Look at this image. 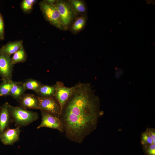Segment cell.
I'll return each instance as SVG.
<instances>
[{"instance_id":"6da1fadb","label":"cell","mask_w":155,"mask_h":155,"mask_svg":"<svg viewBox=\"0 0 155 155\" xmlns=\"http://www.w3.org/2000/svg\"><path fill=\"white\" fill-rule=\"evenodd\" d=\"M101 113L99 98L90 84L78 82L59 117L66 137L73 142L82 143L96 128Z\"/></svg>"},{"instance_id":"7a4b0ae2","label":"cell","mask_w":155,"mask_h":155,"mask_svg":"<svg viewBox=\"0 0 155 155\" xmlns=\"http://www.w3.org/2000/svg\"><path fill=\"white\" fill-rule=\"evenodd\" d=\"M12 121L16 127H21L26 126L39 118L38 114L21 106H15L9 104Z\"/></svg>"},{"instance_id":"3957f363","label":"cell","mask_w":155,"mask_h":155,"mask_svg":"<svg viewBox=\"0 0 155 155\" xmlns=\"http://www.w3.org/2000/svg\"><path fill=\"white\" fill-rule=\"evenodd\" d=\"M39 4L40 10L46 21L56 28L64 30L59 12L55 5L48 4L44 0L40 1Z\"/></svg>"},{"instance_id":"277c9868","label":"cell","mask_w":155,"mask_h":155,"mask_svg":"<svg viewBox=\"0 0 155 155\" xmlns=\"http://www.w3.org/2000/svg\"><path fill=\"white\" fill-rule=\"evenodd\" d=\"M55 5L59 12L64 30H66L77 16L68 1L57 0Z\"/></svg>"},{"instance_id":"5b68a950","label":"cell","mask_w":155,"mask_h":155,"mask_svg":"<svg viewBox=\"0 0 155 155\" xmlns=\"http://www.w3.org/2000/svg\"><path fill=\"white\" fill-rule=\"evenodd\" d=\"M78 83L73 86L66 87L63 83L57 81L55 84V91L54 96L59 103L61 111L73 92L75 90Z\"/></svg>"},{"instance_id":"8992f818","label":"cell","mask_w":155,"mask_h":155,"mask_svg":"<svg viewBox=\"0 0 155 155\" xmlns=\"http://www.w3.org/2000/svg\"><path fill=\"white\" fill-rule=\"evenodd\" d=\"M39 100V109L59 118L60 106L54 96L42 97L37 96Z\"/></svg>"},{"instance_id":"52a82bcc","label":"cell","mask_w":155,"mask_h":155,"mask_svg":"<svg viewBox=\"0 0 155 155\" xmlns=\"http://www.w3.org/2000/svg\"><path fill=\"white\" fill-rule=\"evenodd\" d=\"M13 67L11 56L0 53V77L2 81L12 80Z\"/></svg>"},{"instance_id":"ba28073f","label":"cell","mask_w":155,"mask_h":155,"mask_svg":"<svg viewBox=\"0 0 155 155\" xmlns=\"http://www.w3.org/2000/svg\"><path fill=\"white\" fill-rule=\"evenodd\" d=\"M40 111L42 120L40 124L37 127V129L42 127H47L57 130L61 133L64 132L59 118L43 111Z\"/></svg>"},{"instance_id":"9c48e42d","label":"cell","mask_w":155,"mask_h":155,"mask_svg":"<svg viewBox=\"0 0 155 155\" xmlns=\"http://www.w3.org/2000/svg\"><path fill=\"white\" fill-rule=\"evenodd\" d=\"M9 104L6 102L0 106V137L5 131L9 128V125L13 122Z\"/></svg>"},{"instance_id":"30bf717a","label":"cell","mask_w":155,"mask_h":155,"mask_svg":"<svg viewBox=\"0 0 155 155\" xmlns=\"http://www.w3.org/2000/svg\"><path fill=\"white\" fill-rule=\"evenodd\" d=\"M20 128L16 127L14 129L9 128L5 131L0 137L1 142L5 145H13L19 139Z\"/></svg>"},{"instance_id":"8fae6325","label":"cell","mask_w":155,"mask_h":155,"mask_svg":"<svg viewBox=\"0 0 155 155\" xmlns=\"http://www.w3.org/2000/svg\"><path fill=\"white\" fill-rule=\"evenodd\" d=\"M19 102L20 106L26 109H39V99L34 94H24Z\"/></svg>"},{"instance_id":"7c38bea8","label":"cell","mask_w":155,"mask_h":155,"mask_svg":"<svg viewBox=\"0 0 155 155\" xmlns=\"http://www.w3.org/2000/svg\"><path fill=\"white\" fill-rule=\"evenodd\" d=\"M23 41L18 40L8 41L0 48V53L10 56L23 47Z\"/></svg>"},{"instance_id":"4fadbf2b","label":"cell","mask_w":155,"mask_h":155,"mask_svg":"<svg viewBox=\"0 0 155 155\" xmlns=\"http://www.w3.org/2000/svg\"><path fill=\"white\" fill-rule=\"evenodd\" d=\"M86 22V17L85 15L77 16L69 29L73 34H77L84 28Z\"/></svg>"},{"instance_id":"5bb4252c","label":"cell","mask_w":155,"mask_h":155,"mask_svg":"<svg viewBox=\"0 0 155 155\" xmlns=\"http://www.w3.org/2000/svg\"><path fill=\"white\" fill-rule=\"evenodd\" d=\"M22 82H18L12 86L10 91L9 96L18 102L25 94L26 90L22 85Z\"/></svg>"},{"instance_id":"9a60e30c","label":"cell","mask_w":155,"mask_h":155,"mask_svg":"<svg viewBox=\"0 0 155 155\" xmlns=\"http://www.w3.org/2000/svg\"><path fill=\"white\" fill-rule=\"evenodd\" d=\"M77 16L85 15L87 7L85 1L81 0H68Z\"/></svg>"},{"instance_id":"2e32d148","label":"cell","mask_w":155,"mask_h":155,"mask_svg":"<svg viewBox=\"0 0 155 155\" xmlns=\"http://www.w3.org/2000/svg\"><path fill=\"white\" fill-rule=\"evenodd\" d=\"M55 91V85H49L42 84L36 92L38 96L42 97L54 96Z\"/></svg>"},{"instance_id":"e0dca14e","label":"cell","mask_w":155,"mask_h":155,"mask_svg":"<svg viewBox=\"0 0 155 155\" xmlns=\"http://www.w3.org/2000/svg\"><path fill=\"white\" fill-rule=\"evenodd\" d=\"M27 54L23 46L13 54L11 57L12 63L14 64L19 63H23L27 59Z\"/></svg>"},{"instance_id":"ac0fdd59","label":"cell","mask_w":155,"mask_h":155,"mask_svg":"<svg viewBox=\"0 0 155 155\" xmlns=\"http://www.w3.org/2000/svg\"><path fill=\"white\" fill-rule=\"evenodd\" d=\"M18 82L3 81L0 84V97H6L9 96L10 90L13 85Z\"/></svg>"},{"instance_id":"d6986e66","label":"cell","mask_w":155,"mask_h":155,"mask_svg":"<svg viewBox=\"0 0 155 155\" xmlns=\"http://www.w3.org/2000/svg\"><path fill=\"white\" fill-rule=\"evenodd\" d=\"M42 84L36 80L30 78L23 82L22 85L26 90H32L36 92Z\"/></svg>"},{"instance_id":"ffe728a7","label":"cell","mask_w":155,"mask_h":155,"mask_svg":"<svg viewBox=\"0 0 155 155\" xmlns=\"http://www.w3.org/2000/svg\"><path fill=\"white\" fill-rule=\"evenodd\" d=\"M37 2L36 0H23L20 5L21 8L24 13L29 14L32 12L35 4Z\"/></svg>"},{"instance_id":"44dd1931","label":"cell","mask_w":155,"mask_h":155,"mask_svg":"<svg viewBox=\"0 0 155 155\" xmlns=\"http://www.w3.org/2000/svg\"><path fill=\"white\" fill-rule=\"evenodd\" d=\"M5 24L2 14L0 13V41L5 39Z\"/></svg>"},{"instance_id":"7402d4cb","label":"cell","mask_w":155,"mask_h":155,"mask_svg":"<svg viewBox=\"0 0 155 155\" xmlns=\"http://www.w3.org/2000/svg\"><path fill=\"white\" fill-rule=\"evenodd\" d=\"M146 142L150 144H153V140L149 134L148 135Z\"/></svg>"},{"instance_id":"603a6c76","label":"cell","mask_w":155,"mask_h":155,"mask_svg":"<svg viewBox=\"0 0 155 155\" xmlns=\"http://www.w3.org/2000/svg\"><path fill=\"white\" fill-rule=\"evenodd\" d=\"M45 1L47 3L55 5L56 3L57 0H45Z\"/></svg>"},{"instance_id":"cb8c5ba5","label":"cell","mask_w":155,"mask_h":155,"mask_svg":"<svg viewBox=\"0 0 155 155\" xmlns=\"http://www.w3.org/2000/svg\"><path fill=\"white\" fill-rule=\"evenodd\" d=\"M147 152L149 155H155V149H151L149 148L147 151Z\"/></svg>"},{"instance_id":"d4e9b609","label":"cell","mask_w":155,"mask_h":155,"mask_svg":"<svg viewBox=\"0 0 155 155\" xmlns=\"http://www.w3.org/2000/svg\"><path fill=\"white\" fill-rule=\"evenodd\" d=\"M149 134L153 140V144H155V134L154 132L151 131Z\"/></svg>"},{"instance_id":"484cf974","label":"cell","mask_w":155,"mask_h":155,"mask_svg":"<svg viewBox=\"0 0 155 155\" xmlns=\"http://www.w3.org/2000/svg\"><path fill=\"white\" fill-rule=\"evenodd\" d=\"M149 148L151 149H155V144H151L149 146Z\"/></svg>"},{"instance_id":"4316f807","label":"cell","mask_w":155,"mask_h":155,"mask_svg":"<svg viewBox=\"0 0 155 155\" xmlns=\"http://www.w3.org/2000/svg\"><path fill=\"white\" fill-rule=\"evenodd\" d=\"M0 81H1V80H0Z\"/></svg>"},{"instance_id":"83f0119b","label":"cell","mask_w":155,"mask_h":155,"mask_svg":"<svg viewBox=\"0 0 155 155\" xmlns=\"http://www.w3.org/2000/svg\"></svg>"}]
</instances>
